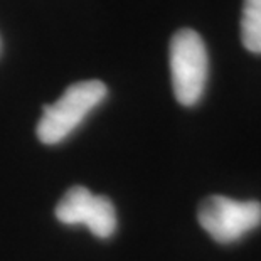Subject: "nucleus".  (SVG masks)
I'll return each instance as SVG.
<instances>
[{"label": "nucleus", "instance_id": "f257e3e1", "mask_svg": "<svg viewBox=\"0 0 261 261\" xmlns=\"http://www.w3.org/2000/svg\"><path fill=\"white\" fill-rule=\"evenodd\" d=\"M107 85L98 80L71 85L56 103L44 107V113L36 130L39 140L46 145H56L66 140L107 98Z\"/></svg>", "mask_w": 261, "mask_h": 261}, {"label": "nucleus", "instance_id": "f03ea898", "mask_svg": "<svg viewBox=\"0 0 261 261\" xmlns=\"http://www.w3.org/2000/svg\"><path fill=\"white\" fill-rule=\"evenodd\" d=\"M169 61L177 101L194 107L201 101L209 74L207 49L202 37L192 29L177 31L170 41Z\"/></svg>", "mask_w": 261, "mask_h": 261}, {"label": "nucleus", "instance_id": "7ed1b4c3", "mask_svg": "<svg viewBox=\"0 0 261 261\" xmlns=\"http://www.w3.org/2000/svg\"><path fill=\"white\" fill-rule=\"evenodd\" d=\"M197 219L202 229L221 244L243 240L261 224V204L236 201L224 196H211L199 205Z\"/></svg>", "mask_w": 261, "mask_h": 261}, {"label": "nucleus", "instance_id": "20e7f679", "mask_svg": "<svg viewBox=\"0 0 261 261\" xmlns=\"http://www.w3.org/2000/svg\"><path fill=\"white\" fill-rule=\"evenodd\" d=\"M56 218L63 224H85L94 236L107 240L116 229L115 205L108 197L94 196L86 187L74 186L56 205Z\"/></svg>", "mask_w": 261, "mask_h": 261}, {"label": "nucleus", "instance_id": "39448f33", "mask_svg": "<svg viewBox=\"0 0 261 261\" xmlns=\"http://www.w3.org/2000/svg\"><path fill=\"white\" fill-rule=\"evenodd\" d=\"M241 41L249 53L261 54V0L243 2Z\"/></svg>", "mask_w": 261, "mask_h": 261}]
</instances>
